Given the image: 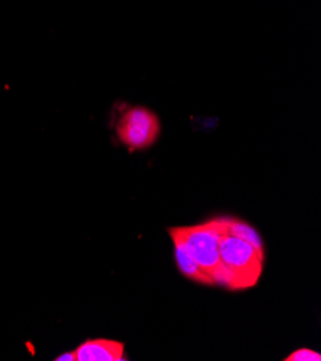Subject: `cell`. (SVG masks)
Here are the masks:
<instances>
[{
  "label": "cell",
  "mask_w": 321,
  "mask_h": 361,
  "mask_svg": "<svg viewBox=\"0 0 321 361\" xmlns=\"http://www.w3.org/2000/svg\"><path fill=\"white\" fill-rule=\"evenodd\" d=\"M167 232L173 242L174 258H176V264H177V268H179L181 274L185 278H188L196 283H200V285H210V286L215 285L213 279L207 274H205L203 269L198 265V262L195 261V258L189 252L183 238L181 236L179 231H177V228H169Z\"/></svg>",
  "instance_id": "5b68a950"
},
{
  "label": "cell",
  "mask_w": 321,
  "mask_h": 361,
  "mask_svg": "<svg viewBox=\"0 0 321 361\" xmlns=\"http://www.w3.org/2000/svg\"><path fill=\"white\" fill-rule=\"evenodd\" d=\"M75 361H123L126 360V345L110 338H90L74 351Z\"/></svg>",
  "instance_id": "277c9868"
},
{
  "label": "cell",
  "mask_w": 321,
  "mask_h": 361,
  "mask_svg": "<svg viewBox=\"0 0 321 361\" xmlns=\"http://www.w3.org/2000/svg\"><path fill=\"white\" fill-rule=\"evenodd\" d=\"M56 361H62V360H71V361H75V355H74V351L73 353H68V354H62L59 357L55 358Z\"/></svg>",
  "instance_id": "52a82bcc"
},
{
  "label": "cell",
  "mask_w": 321,
  "mask_h": 361,
  "mask_svg": "<svg viewBox=\"0 0 321 361\" xmlns=\"http://www.w3.org/2000/svg\"><path fill=\"white\" fill-rule=\"evenodd\" d=\"M284 361H321V354L311 348L303 347L285 357Z\"/></svg>",
  "instance_id": "8992f818"
},
{
  "label": "cell",
  "mask_w": 321,
  "mask_h": 361,
  "mask_svg": "<svg viewBox=\"0 0 321 361\" xmlns=\"http://www.w3.org/2000/svg\"><path fill=\"white\" fill-rule=\"evenodd\" d=\"M114 118L119 141L130 152H145L153 147L162 133V124L155 111L143 105H120Z\"/></svg>",
  "instance_id": "3957f363"
},
{
  "label": "cell",
  "mask_w": 321,
  "mask_h": 361,
  "mask_svg": "<svg viewBox=\"0 0 321 361\" xmlns=\"http://www.w3.org/2000/svg\"><path fill=\"white\" fill-rule=\"evenodd\" d=\"M219 254L224 267L219 286L229 291H242L258 283L264 272L265 249L228 231L221 239Z\"/></svg>",
  "instance_id": "6da1fadb"
},
{
  "label": "cell",
  "mask_w": 321,
  "mask_h": 361,
  "mask_svg": "<svg viewBox=\"0 0 321 361\" xmlns=\"http://www.w3.org/2000/svg\"><path fill=\"white\" fill-rule=\"evenodd\" d=\"M198 265L215 285L222 275L219 243L228 232V218H217L193 226H176Z\"/></svg>",
  "instance_id": "7a4b0ae2"
}]
</instances>
